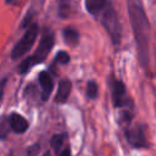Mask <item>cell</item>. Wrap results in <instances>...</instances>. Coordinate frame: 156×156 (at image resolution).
Instances as JSON below:
<instances>
[{
    "mask_svg": "<svg viewBox=\"0 0 156 156\" xmlns=\"http://www.w3.org/2000/svg\"><path fill=\"white\" fill-rule=\"evenodd\" d=\"M127 9L130 27L133 30L139 63L144 69L149 68L150 49V23L141 0H127Z\"/></svg>",
    "mask_w": 156,
    "mask_h": 156,
    "instance_id": "6da1fadb",
    "label": "cell"
},
{
    "mask_svg": "<svg viewBox=\"0 0 156 156\" xmlns=\"http://www.w3.org/2000/svg\"><path fill=\"white\" fill-rule=\"evenodd\" d=\"M54 34L52 33H45L43 35V38L40 39L39 45L37 46L35 51L33 55H30L29 57L24 58L20 66H18V72L20 73H26L30 69L32 66L40 63L41 61H44L46 58V56L49 55V52L51 51L52 46H54Z\"/></svg>",
    "mask_w": 156,
    "mask_h": 156,
    "instance_id": "7a4b0ae2",
    "label": "cell"
},
{
    "mask_svg": "<svg viewBox=\"0 0 156 156\" xmlns=\"http://www.w3.org/2000/svg\"><path fill=\"white\" fill-rule=\"evenodd\" d=\"M101 23L104 26V28L106 29L107 34L110 35L112 43L115 45H118L122 38V28H121V23L118 20V16L113 9V6L107 2L106 7L104 9V11L101 12Z\"/></svg>",
    "mask_w": 156,
    "mask_h": 156,
    "instance_id": "3957f363",
    "label": "cell"
},
{
    "mask_svg": "<svg viewBox=\"0 0 156 156\" xmlns=\"http://www.w3.org/2000/svg\"><path fill=\"white\" fill-rule=\"evenodd\" d=\"M37 35H38V24L33 23L29 26V28L24 32V34L21 37V39L12 48L11 58L16 60V58H21L22 56H24V54H27L30 50V48L33 46V44L37 39Z\"/></svg>",
    "mask_w": 156,
    "mask_h": 156,
    "instance_id": "277c9868",
    "label": "cell"
},
{
    "mask_svg": "<svg viewBox=\"0 0 156 156\" xmlns=\"http://www.w3.org/2000/svg\"><path fill=\"white\" fill-rule=\"evenodd\" d=\"M111 96L112 104L117 108H126L132 106V100L127 94L124 83L115 78L111 80Z\"/></svg>",
    "mask_w": 156,
    "mask_h": 156,
    "instance_id": "5b68a950",
    "label": "cell"
},
{
    "mask_svg": "<svg viewBox=\"0 0 156 156\" xmlns=\"http://www.w3.org/2000/svg\"><path fill=\"white\" fill-rule=\"evenodd\" d=\"M124 134H126L127 141L133 147H136V149H146V147H149V143H147V139H146L145 130H144L143 126H140V124L132 126V127L126 129Z\"/></svg>",
    "mask_w": 156,
    "mask_h": 156,
    "instance_id": "8992f818",
    "label": "cell"
},
{
    "mask_svg": "<svg viewBox=\"0 0 156 156\" xmlns=\"http://www.w3.org/2000/svg\"><path fill=\"white\" fill-rule=\"evenodd\" d=\"M56 156H71V149L65 134H55L50 141Z\"/></svg>",
    "mask_w": 156,
    "mask_h": 156,
    "instance_id": "52a82bcc",
    "label": "cell"
},
{
    "mask_svg": "<svg viewBox=\"0 0 156 156\" xmlns=\"http://www.w3.org/2000/svg\"><path fill=\"white\" fill-rule=\"evenodd\" d=\"M9 123H10V128L12 132H15L16 134H23L27 132L28 127H29V122L20 113L17 112H12L9 116Z\"/></svg>",
    "mask_w": 156,
    "mask_h": 156,
    "instance_id": "ba28073f",
    "label": "cell"
},
{
    "mask_svg": "<svg viewBox=\"0 0 156 156\" xmlns=\"http://www.w3.org/2000/svg\"><path fill=\"white\" fill-rule=\"evenodd\" d=\"M39 84L41 88V100L46 101L54 89V82H52V77L49 72L43 71L39 73Z\"/></svg>",
    "mask_w": 156,
    "mask_h": 156,
    "instance_id": "9c48e42d",
    "label": "cell"
},
{
    "mask_svg": "<svg viewBox=\"0 0 156 156\" xmlns=\"http://www.w3.org/2000/svg\"><path fill=\"white\" fill-rule=\"evenodd\" d=\"M71 89H72V84L68 79H62L58 83V88L55 95V102L57 104H63L67 101L69 94H71Z\"/></svg>",
    "mask_w": 156,
    "mask_h": 156,
    "instance_id": "30bf717a",
    "label": "cell"
},
{
    "mask_svg": "<svg viewBox=\"0 0 156 156\" xmlns=\"http://www.w3.org/2000/svg\"><path fill=\"white\" fill-rule=\"evenodd\" d=\"M84 5L90 15H99L106 7L107 0H85Z\"/></svg>",
    "mask_w": 156,
    "mask_h": 156,
    "instance_id": "8fae6325",
    "label": "cell"
},
{
    "mask_svg": "<svg viewBox=\"0 0 156 156\" xmlns=\"http://www.w3.org/2000/svg\"><path fill=\"white\" fill-rule=\"evenodd\" d=\"M62 35H63L65 41L71 46L77 45L78 41H79V34L74 28H69V27L65 28L63 32H62Z\"/></svg>",
    "mask_w": 156,
    "mask_h": 156,
    "instance_id": "7c38bea8",
    "label": "cell"
},
{
    "mask_svg": "<svg viewBox=\"0 0 156 156\" xmlns=\"http://www.w3.org/2000/svg\"><path fill=\"white\" fill-rule=\"evenodd\" d=\"M10 123H9V116H1L0 117V139L7 138L10 133Z\"/></svg>",
    "mask_w": 156,
    "mask_h": 156,
    "instance_id": "4fadbf2b",
    "label": "cell"
},
{
    "mask_svg": "<svg viewBox=\"0 0 156 156\" xmlns=\"http://www.w3.org/2000/svg\"><path fill=\"white\" fill-rule=\"evenodd\" d=\"M71 0H58V12L61 17H66L69 12Z\"/></svg>",
    "mask_w": 156,
    "mask_h": 156,
    "instance_id": "5bb4252c",
    "label": "cell"
},
{
    "mask_svg": "<svg viewBox=\"0 0 156 156\" xmlns=\"http://www.w3.org/2000/svg\"><path fill=\"white\" fill-rule=\"evenodd\" d=\"M87 95L89 99H95L98 96V84L94 80H89L87 85Z\"/></svg>",
    "mask_w": 156,
    "mask_h": 156,
    "instance_id": "9a60e30c",
    "label": "cell"
},
{
    "mask_svg": "<svg viewBox=\"0 0 156 156\" xmlns=\"http://www.w3.org/2000/svg\"><path fill=\"white\" fill-rule=\"evenodd\" d=\"M55 61L65 65V63H67L69 61V55L66 51H60V52H57V55L55 57Z\"/></svg>",
    "mask_w": 156,
    "mask_h": 156,
    "instance_id": "2e32d148",
    "label": "cell"
},
{
    "mask_svg": "<svg viewBox=\"0 0 156 156\" xmlns=\"http://www.w3.org/2000/svg\"><path fill=\"white\" fill-rule=\"evenodd\" d=\"M39 149H40L39 144H35V145H32V146H29V147L26 150V156H35V155L38 154Z\"/></svg>",
    "mask_w": 156,
    "mask_h": 156,
    "instance_id": "e0dca14e",
    "label": "cell"
},
{
    "mask_svg": "<svg viewBox=\"0 0 156 156\" xmlns=\"http://www.w3.org/2000/svg\"><path fill=\"white\" fill-rule=\"evenodd\" d=\"M6 78H4L1 82H0V100L2 99V96H4V88H5V84H6Z\"/></svg>",
    "mask_w": 156,
    "mask_h": 156,
    "instance_id": "ac0fdd59",
    "label": "cell"
},
{
    "mask_svg": "<svg viewBox=\"0 0 156 156\" xmlns=\"http://www.w3.org/2000/svg\"><path fill=\"white\" fill-rule=\"evenodd\" d=\"M6 156H13V155H12V152H10V154H7Z\"/></svg>",
    "mask_w": 156,
    "mask_h": 156,
    "instance_id": "d6986e66",
    "label": "cell"
}]
</instances>
